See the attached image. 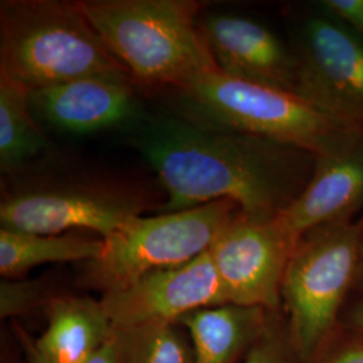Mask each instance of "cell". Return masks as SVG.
<instances>
[{"mask_svg": "<svg viewBox=\"0 0 363 363\" xmlns=\"http://www.w3.org/2000/svg\"><path fill=\"white\" fill-rule=\"evenodd\" d=\"M135 145L167 194L162 213L226 199L244 214L272 220L298 199L315 167L306 150L191 117L152 118Z\"/></svg>", "mask_w": 363, "mask_h": 363, "instance_id": "obj_1", "label": "cell"}, {"mask_svg": "<svg viewBox=\"0 0 363 363\" xmlns=\"http://www.w3.org/2000/svg\"><path fill=\"white\" fill-rule=\"evenodd\" d=\"M79 7L132 78L181 89L218 70L202 37L198 0H82Z\"/></svg>", "mask_w": 363, "mask_h": 363, "instance_id": "obj_2", "label": "cell"}, {"mask_svg": "<svg viewBox=\"0 0 363 363\" xmlns=\"http://www.w3.org/2000/svg\"><path fill=\"white\" fill-rule=\"evenodd\" d=\"M0 73L35 91L89 76L130 77L76 1L3 0Z\"/></svg>", "mask_w": 363, "mask_h": 363, "instance_id": "obj_3", "label": "cell"}, {"mask_svg": "<svg viewBox=\"0 0 363 363\" xmlns=\"http://www.w3.org/2000/svg\"><path fill=\"white\" fill-rule=\"evenodd\" d=\"M178 91L194 120L295 145L315 156L335 152L362 135L340 127L295 93L220 70L195 78Z\"/></svg>", "mask_w": 363, "mask_h": 363, "instance_id": "obj_4", "label": "cell"}, {"mask_svg": "<svg viewBox=\"0 0 363 363\" xmlns=\"http://www.w3.org/2000/svg\"><path fill=\"white\" fill-rule=\"evenodd\" d=\"M359 233V220L327 223L300 235L294 247L283 279L281 306L301 363L318 362L355 283Z\"/></svg>", "mask_w": 363, "mask_h": 363, "instance_id": "obj_5", "label": "cell"}, {"mask_svg": "<svg viewBox=\"0 0 363 363\" xmlns=\"http://www.w3.org/2000/svg\"><path fill=\"white\" fill-rule=\"evenodd\" d=\"M241 211L232 201L136 217L104 240L89 262L88 279L104 292L127 286L147 273L190 262L210 250L220 232Z\"/></svg>", "mask_w": 363, "mask_h": 363, "instance_id": "obj_6", "label": "cell"}, {"mask_svg": "<svg viewBox=\"0 0 363 363\" xmlns=\"http://www.w3.org/2000/svg\"><path fill=\"white\" fill-rule=\"evenodd\" d=\"M148 196L130 187L93 182L35 184L3 196L1 229L35 234L89 230L103 240L140 217Z\"/></svg>", "mask_w": 363, "mask_h": 363, "instance_id": "obj_7", "label": "cell"}, {"mask_svg": "<svg viewBox=\"0 0 363 363\" xmlns=\"http://www.w3.org/2000/svg\"><path fill=\"white\" fill-rule=\"evenodd\" d=\"M296 94L346 130L363 135V39L333 16H304L294 38Z\"/></svg>", "mask_w": 363, "mask_h": 363, "instance_id": "obj_8", "label": "cell"}, {"mask_svg": "<svg viewBox=\"0 0 363 363\" xmlns=\"http://www.w3.org/2000/svg\"><path fill=\"white\" fill-rule=\"evenodd\" d=\"M296 242L277 217L262 220L240 211L208 250L228 303L277 311Z\"/></svg>", "mask_w": 363, "mask_h": 363, "instance_id": "obj_9", "label": "cell"}, {"mask_svg": "<svg viewBox=\"0 0 363 363\" xmlns=\"http://www.w3.org/2000/svg\"><path fill=\"white\" fill-rule=\"evenodd\" d=\"M100 300L115 331L174 325L190 312L228 303L210 252L106 291Z\"/></svg>", "mask_w": 363, "mask_h": 363, "instance_id": "obj_10", "label": "cell"}, {"mask_svg": "<svg viewBox=\"0 0 363 363\" xmlns=\"http://www.w3.org/2000/svg\"><path fill=\"white\" fill-rule=\"evenodd\" d=\"M199 30L220 73L296 91L295 52L268 27L245 16L211 13L201 21Z\"/></svg>", "mask_w": 363, "mask_h": 363, "instance_id": "obj_11", "label": "cell"}, {"mask_svg": "<svg viewBox=\"0 0 363 363\" xmlns=\"http://www.w3.org/2000/svg\"><path fill=\"white\" fill-rule=\"evenodd\" d=\"M362 208L363 135H359L335 152L315 156L308 184L277 220L298 240L318 226L352 220Z\"/></svg>", "mask_w": 363, "mask_h": 363, "instance_id": "obj_12", "label": "cell"}, {"mask_svg": "<svg viewBox=\"0 0 363 363\" xmlns=\"http://www.w3.org/2000/svg\"><path fill=\"white\" fill-rule=\"evenodd\" d=\"M30 105L57 130L91 133L115 127L135 109L130 77L89 76L30 91Z\"/></svg>", "mask_w": 363, "mask_h": 363, "instance_id": "obj_13", "label": "cell"}, {"mask_svg": "<svg viewBox=\"0 0 363 363\" xmlns=\"http://www.w3.org/2000/svg\"><path fill=\"white\" fill-rule=\"evenodd\" d=\"M116 335L101 300L55 298L48 304V327L33 340L52 363H85Z\"/></svg>", "mask_w": 363, "mask_h": 363, "instance_id": "obj_14", "label": "cell"}, {"mask_svg": "<svg viewBox=\"0 0 363 363\" xmlns=\"http://www.w3.org/2000/svg\"><path fill=\"white\" fill-rule=\"evenodd\" d=\"M261 307L226 303L187 313L182 318L193 339L191 363H232L247 351L271 319Z\"/></svg>", "mask_w": 363, "mask_h": 363, "instance_id": "obj_15", "label": "cell"}, {"mask_svg": "<svg viewBox=\"0 0 363 363\" xmlns=\"http://www.w3.org/2000/svg\"><path fill=\"white\" fill-rule=\"evenodd\" d=\"M104 247L103 238L77 234H35L0 229V274L16 280L33 268L52 262L93 261Z\"/></svg>", "mask_w": 363, "mask_h": 363, "instance_id": "obj_16", "label": "cell"}, {"mask_svg": "<svg viewBox=\"0 0 363 363\" xmlns=\"http://www.w3.org/2000/svg\"><path fill=\"white\" fill-rule=\"evenodd\" d=\"M49 147L30 105V89L0 73V167L16 172Z\"/></svg>", "mask_w": 363, "mask_h": 363, "instance_id": "obj_17", "label": "cell"}, {"mask_svg": "<svg viewBox=\"0 0 363 363\" xmlns=\"http://www.w3.org/2000/svg\"><path fill=\"white\" fill-rule=\"evenodd\" d=\"M118 363H191L174 325L116 331Z\"/></svg>", "mask_w": 363, "mask_h": 363, "instance_id": "obj_18", "label": "cell"}, {"mask_svg": "<svg viewBox=\"0 0 363 363\" xmlns=\"http://www.w3.org/2000/svg\"><path fill=\"white\" fill-rule=\"evenodd\" d=\"M244 363H301L292 346L286 325L271 315L268 325L247 351Z\"/></svg>", "mask_w": 363, "mask_h": 363, "instance_id": "obj_19", "label": "cell"}, {"mask_svg": "<svg viewBox=\"0 0 363 363\" xmlns=\"http://www.w3.org/2000/svg\"><path fill=\"white\" fill-rule=\"evenodd\" d=\"M43 298L38 281L6 280L0 284V315L3 319L18 316L37 307Z\"/></svg>", "mask_w": 363, "mask_h": 363, "instance_id": "obj_20", "label": "cell"}, {"mask_svg": "<svg viewBox=\"0 0 363 363\" xmlns=\"http://www.w3.org/2000/svg\"><path fill=\"white\" fill-rule=\"evenodd\" d=\"M318 7L363 39V0H322Z\"/></svg>", "mask_w": 363, "mask_h": 363, "instance_id": "obj_21", "label": "cell"}, {"mask_svg": "<svg viewBox=\"0 0 363 363\" xmlns=\"http://www.w3.org/2000/svg\"><path fill=\"white\" fill-rule=\"evenodd\" d=\"M316 363H363V334L343 340L331 352L322 354Z\"/></svg>", "mask_w": 363, "mask_h": 363, "instance_id": "obj_22", "label": "cell"}, {"mask_svg": "<svg viewBox=\"0 0 363 363\" xmlns=\"http://www.w3.org/2000/svg\"><path fill=\"white\" fill-rule=\"evenodd\" d=\"M19 335H21V342L23 345V350H25V354H26L28 363H52L39 354L38 350L35 349V346L33 343V339L27 337L23 331H21Z\"/></svg>", "mask_w": 363, "mask_h": 363, "instance_id": "obj_23", "label": "cell"}, {"mask_svg": "<svg viewBox=\"0 0 363 363\" xmlns=\"http://www.w3.org/2000/svg\"><path fill=\"white\" fill-rule=\"evenodd\" d=\"M350 322L351 325H354V328H357L361 334H363V298L354 306L351 311Z\"/></svg>", "mask_w": 363, "mask_h": 363, "instance_id": "obj_24", "label": "cell"}, {"mask_svg": "<svg viewBox=\"0 0 363 363\" xmlns=\"http://www.w3.org/2000/svg\"><path fill=\"white\" fill-rule=\"evenodd\" d=\"M361 223V233H359V259H358V271L355 277V284L363 288V217L359 220Z\"/></svg>", "mask_w": 363, "mask_h": 363, "instance_id": "obj_25", "label": "cell"}]
</instances>
